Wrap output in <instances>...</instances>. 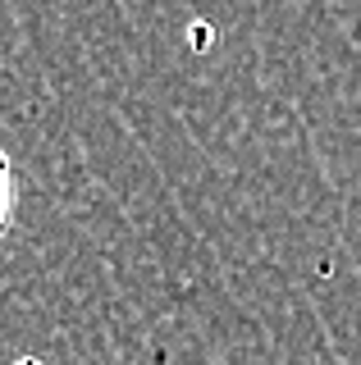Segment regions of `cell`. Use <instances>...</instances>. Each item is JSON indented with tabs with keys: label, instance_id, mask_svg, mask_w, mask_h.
I'll return each mask as SVG.
<instances>
[{
	"label": "cell",
	"instance_id": "6da1fadb",
	"mask_svg": "<svg viewBox=\"0 0 361 365\" xmlns=\"http://www.w3.org/2000/svg\"><path fill=\"white\" fill-rule=\"evenodd\" d=\"M14 205H19V178H14V160L0 146V237L14 224Z\"/></svg>",
	"mask_w": 361,
	"mask_h": 365
},
{
	"label": "cell",
	"instance_id": "7a4b0ae2",
	"mask_svg": "<svg viewBox=\"0 0 361 365\" xmlns=\"http://www.w3.org/2000/svg\"><path fill=\"white\" fill-rule=\"evenodd\" d=\"M19 365H37V361H19Z\"/></svg>",
	"mask_w": 361,
	"mask_h": 365
}]
</instances>
